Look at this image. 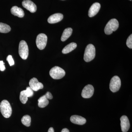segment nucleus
Wrapping results in <instances>:
<instances>
[{"instance_id": "29", "label": "nucleus", "mask_w": 132, "mask_h": 132, "mask_svg": "<svg viewBox=\"0 0 132 132\" xmlns=\"http://www.w3.org/2000/svg\"><path fill=\"white\" fill-rule=\"evenodd\" d=\"M130 1H132V0H130Z\"/></svg>"}, {"instance_id": "11", "label": "nucleus", "mask_w": 132, "mask_h": 132, "mask_svg": "<svg viewBox=\"0 0 132 132\" xmlns=\"http://www.w3.org/2000/svg\"><path fill=\"white\" fill-rule=\"evenodd\" d=\"M121 127V131L123 132H127L130 128V123L127 116L123 115L120 118Z\"/></svg>"}, {"instance_id": "15", "label": "nucleus", "mask_w": 132, "mask_h": 132, "mask_svg": "<svg viewBox=\"0 0 132 132\" xmlns=\"http://www.w3.org/2000/svg\"><path fill=\"white\" fill-rule=\"evenodd\" d=\"M11 12L12 14L20 18L23 17L24 15V12L23 10L16 6H14L12 8Z\"/></svg>"}, {"instance_id": "4", "label": "nucleus", "mask_w": 132, "mask_h": 132, "mask_svg": "<svg viewBox=\"0 0 132 132\" xmlns=\"http://www.w3.org/2000/svg\"><path fill=\"white\" fill-rule=\"evenodd\" d=\"M50 75L54 79H60L63 78L65 75V72L60 67L55 66L51 69L50 71Z\"/></svg>"}, {"instance_id": "6", "label": "nucleus", "mask_w": 132, "mask_h": 132, "mask_svg": "<svg viewBox=\"0 0 132 132\" xmlns=\"http://www.w3.org/2000/svg\"><path fill=\"white\" fill-rule=\"evenodd\" d=\"M121 85L120 78L117 76H113L110 81L109 87L110 90L113 93L117 92L119 90Z\"/></svg>"}, {"instance_id": "14", "label": "nucleus", "mask_w": 132, "mask_h": 132, "mask_svg": "<svg viewBox=\"0 0 132 132\" xmlns=\"http://www.w3.org/2000/svg\"><path fill=\"white\" fill-rule=\"evenodd\" d=\"M63 14L60 13H55L50 16L47 21L50 24H54L61 21L63 19Z\"/></svg>"}, {"instance_id": "12", "label": "nucleus", "mask_w": 132, "mask_h": 132, "mask_svg": "<svg viewBox=\"0 0 132 132\" xmlns=\"http://www.w3.org/2000/svg\"><path fill=\"white\" fill-rule=\"evenodd\" d=\"M101 5L99 3H93L89 9L88 11V16L90 17H93L96 15L100 9Z\"/></svg>"}, {"instance_id": "21", "label": "nucleus", "mask_w": 132, "mask_h": 132, "mask_svg": "<svg viewBox=\"0 0 132 132\" xmlns=\"http://www.w3.org/2000/svg\"><path fill=\"white\" fill-rule=\"evenodd\" d=\"M20 99L21 103L23 104H26L28 100L27 95L25 93L24 90L21 91L20 94Z\"/></svg>"}, {"instance_id": "18", "label": "nucleus", "mask_w": 132, "mask_h": 132, "mask_svg": "<svg viewBox=\"0 0 132 132\" xmlns=\"http://www.w3.org/2000/svg\"><path fill=\"white\" fill-rule=\"evenodd\" d=\"M38 106L41 108H43L48 105L49 104V101L44 95L40 97L38 100Z\"/></svg>"}, {"instance_id": "24", "label": "nucleus", "mask_w": 132, "mask_h": 132, "mask_svg": "<svg viewBox=\"0 0 132 132\" xmlns=\"http://www.w3.org/2000/svg\"><path fill=\"white\" fill-rule=\"evenodd\" d=\"M7 61L8 62L10 66L13 65L14 64V62L13 59L12 55H9L7 58Z\"/></svg>"}, {"instance_id": "20", "label": "nucleus", "mask_w": 132, "mask_h": 132, "mask_svg": "<svg viewBox=\"0 0 132 132\" xmlns=\"http://www.w3.org/2000/svg\"><path fill=\"white\" fill-rule=\"evenodd\" d=\"M22 123L27 127L30 126L31 123V118L29 115L24 116L21 120Z\"/></svg>"}, {"instance_id": "25", "label": "nucleus", "mask_w": 132, "mask_h": 132, "mask_svg": "<svg viewBox=\"0 0 132 132\" xmlns=\"http://www.w3.org/2000/svg\"><path fill=\"white\" fill-rule=\"evenodd\" d=\"M5 63L3 61H0V70L2 71H5L6 69Z\"/></svg>"}, {"instance_id": "16", "label": "nucleus", "mask_w": 132, "mask_h": 132, "mask_svg": "<svg viewBox=\"0 0 132 132\" xmlns=\"http://www.w3.org/2000/svg\"><path fill=\"white\" fill-rule=\"evenodd\" d=\"M77 45L75 43L72 42L66 46L62 50V53L64 54L68 53L75 49Z\"/></svg>"}, {"instance_id": "3", "label": "nucleus", "mask_w": 132, "mask_h": 132, "mask_svg": "<svg viewBox=\"0 0 132 132\" xmlns=\"http://www.w3.org/2000/svg\"><path fill=\"white\" fill-rule=\"evenodd\" d=\"M119 27V23L116 19H111L108 22L104 29V32L106 35H110L114 31L117 30Z\"/></svg>"}, {"instance_id": "5", "label": "nucleus", "mask_w": 132, "mask_h": 132, "mask_svg": "<svg viewBox=\"0 0 132 132\" xmlns=\"http://www.w3.org/2000/svg\"><path fill=\"white\" fill-rule=\"evenodd\" d=\"M19 54L22 59L26 60L29 55V49L27 44L24 40L21 41L19 45Z\"/></svg>"}, {"instance_id": "9", "label": "nucleus", "mask_w": 132, "mask_h": 132, "mask_svg": "<svg viewBox=\"0 0 132 132\" xmlns=\"http://www.w3.org/2000/svg\"><path fill=\"white\" fill-rule=\"evenodd\" d=\"M22 5L23 7L31 13H35L37 10V6L36 5L30 0H24L22 2Z\"/></svg>"}, {"instance_id": "2", "label": "nucleus", "mask_w": 132, "mask_h": 132, "mask_svg": "<svg viewBox=\"0 0 132 132\" xmlns=\"http://www.w3.org/2000/svg\"><path fill=\"white\" fill-rule=\"evenodd\" d=\"M95 56V48L92 44H89L85 49L84 55V60L86 62H89L93 60Z\"/></svg>"}, {"instance_id": "28", "label": "nucleus", "mask_w": 132, "mask_h": 132, "mask_svg": "<svg viewBox=\"0 0 132 132\" xmlns=\"http://www.w3.org/2000/svg\"><path fill=\"white\" fill-rule=\"evenodd\" d=\"M48 132H54V129L53 127H50L48 129Z\"/></svg>"}, {"instance_id": "7", "label": "nucleus", "mask_w": 132, "mask_h": 132, "mask_svg": "<svg viewBox=\"0 0 132 132\" xmlns=\"http://www.w3.org/2000/svg\"><path fill=\"white\" fill-rule=\"evenodd\" d=\"M47 40V36L45 34H40L38 35L36 41L37 47L40 50L44 49L46 46Z\"/></svg>"}, {"instance_id": "23", "label": "nucleus", "mask_w": 132, "mask_h": 132, "mask_svg": "<svg viewBox=\"0 0 132 132\" xmlns=\"http://www.w3.org/2000/svg\"><path fill=\"white\" fill-rule=\"evenodd\" d=\"M126 45L129 48H132V35L131 34L128 37L126 42Z\"/></svg>"}, {"instance_id": "17", "label": "nucleus", "mask_w": 132, "mask_h": 132, "mask_svg": "<svg viewBox=\"0 0 132 132\" xmlns=\"http://www.w3.org/2000/svg\"><path fill=\"white\" fill-rule=\"evenodd\" d=\"M73 30L71 28H66L64 30L61 37L62 41L64 42L67 40L72 35Z\"/></svg>"}, {"instance_id": "10", "label": "nucleus", "mask_w": 132, "mask_h": 132, "mask_svg": "<svg viewBox=\"0 0 132 132\" xmlns=\"http://www.w3.org/2000/svg\"><path fill=\"white\" fill-rule=\"evenodd\" d=\"M29 85L30 87L33 91H38L43 88L42 83L39 82L38 80L35 78H32L29 81Z\"/></svg>"}, {"instance_id": "19", "label": "nucleus", "mask_w": 132, "mask_h": 132, "mask_svg": "<svg viewBox=\"0 0 132 132\" xmlns=\"http://www.w3.org/2000/svg\"><path fill=\"white\" fill-rule=\"evenodd\" d=\"M10 27L7 24L0 22V32L3 33H8L11 31Z\"/></svg>"}, {"instance_id": "27", "label": "nucleus", "mask_w": 132, "mask_h": 132, "mask_svg": "<svg viewBox=\"0 0 132 132\" xmlns=\"http://www.w3.org/2000/svg\"><path fill=\"white\" fill-rule=\"evenodd\" d=\"M61 132H69V131L67 128H65L62 130Z\"/></svg>"}, {"instance_id": "13", "label": "nucleus", "mask_w": 132, "mask_h": 132, "mask_svg": "<svg viewBox=\"0 0 132 132\" xmlns=\"http://www.w3.org/2000/svg\"><path fill=\"white\" fill-rule=\"evenodd\" d=\"M71 122L76 125H85L86 122L85 118L78 115H73L70 118Z\"/></svg>"}, {"instance_id": "1", "label": "nucleus", "mask_w": 132, "mask_h": 132, "mask_svg": "<svg viewBox=\"0 0 132 132\" xmlns=\"http://www.w3.org/2000/svg\"><path fill=\"white\" fill-rule=\"evenodd\" d=\"M0 110L2 114L5 118H9L12 115V107L9 102L6 100H3L1 102Z\"/></svg>"}, {"instance_id": "26", "label": "nucleus", "mask_w": 132, "mask_h": 132, "mask_svg": "<svg viewBox=\"0 0 132 132\" xmlns=\"http://www.w3.org/2000/svg\"><path fill=\"white\" fill-rule=\"evenodd\" d=\"M45 97L48 100H52L53 99V96L52 94L49 92H47L45 95Z\"/></svg>"}, {"instance_id": "8", "label": "nucleus", "mask_w": 132, "mask_h": 132, "mask_svg": "<svg viewBox=\"0 0 132 132\" xmlns=\"http://www.w3.org/2000/svg\"><path fill=\"white\" fill-rule=\"evenodd\" d=\"M94 88L92 85H86L82 90L81 96L85 98H91L94 94Z\"/></svg>"}, {"instance_id": "22", "label": "nucleus", "mask_w": 132, "mask_h": 132, "mask_svg": "<svg viewBox=\"0 0 132 132\" xmlns=\"http://www.w3.org/2000/svg\"><path fill=\"white\" fill-rule=\"evenodd\" d=\"M25 93L27 95L28 97H32L34 95L33 90L31 89L30 87H28L26 90H24Z\"/></svg>"}]
</instances>
